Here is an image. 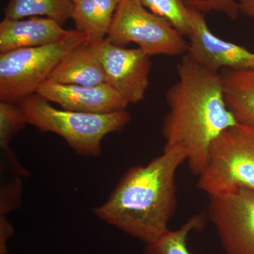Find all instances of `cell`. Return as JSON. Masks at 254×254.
I'll use <instances>...</instances> for the list:
<instances>
[{"label": "cell", "mask_w": 254, "mask_h": 254, "mask_svg": "<svg viewBox=\"0 0 254 254\" xmlns=\"http://www.w3.org/2000/svg\"><path fill=\"white\" fill-rule=\"evenodd\" d=\"M177 68L178 78L165 95L169 111L162 126L164 149L183 150L190 171L198 177L212 141L237 123L225 103L220 72L202 66L187 53Z\"/></svg>", "instance_id": "6da1fadb"}, {"label": "cell", "mask_w": 254, "mask_h": 254, "mask_svg": "<svg viewBox=\"0 0 254 254\" xmlns=\"http://www.w3.org/2000/svg\"><path fill=\"white\" fill-rule=\"evenodd\" d=\"M185 161V152L174 148L147 165L132 167L95 215L146 245L154 242L168 231L176 210L175 179Z\"/></svg>", "instance_id": "7a4b0ae2"}, {"label": "cell", "mask_w": 254, "mask_h": 254, "mask_svg": "<svg viewBox=\"0 0 254 254\" xmlns=\"http://www.w3.org/2000/svg\"><path fill=\"white\" fill-rule=\"evenodd\" d=\"M28 125L63 137L77 154L98 157L101 143L109 133L122 131L131 121L126 110L108 114H91L58 109L38 94L18 103Z\"/></svg>", "instance_id": "3957f363"}, {"label": "cell", "mask_w": 254, "mask_h": 254, "mask_svg": "<svg viewBox=\"0 0 254 254\" xmlns=\"http://www.w3.org/2000/svg\"><path fill=\"white\" fill-rule=\"evenodd\" d=\"M197 187L209 196L254 191V127L236 124L212 141Z\"/></svg>", "instance_id": "277c9868"}, {"label": "cell", "mask_w": 254, "mask_h": 254, "mask_svg": "<svg viewBox=\"0 0 254 254\" xmlns=\"http://www.w3.org/2000/svg\"><path fill=\"white\" fill-rule=\"evenodd\" d=\"M86 41L85 34L76 31L72 36L48 46L0 53V101L18 104L36 94L60 62Z\"/></svg>", "instance_id": "5b68a950"}, {"label": "cell", "mask_w": 254, "mask_h": 254, "mask_svg": "<svg viewBox=\"0 0 254 254\" xmlns=\"http://www.w3.org/2000/svg\"><path fill=\"white\" fill-rule=\"evenodd\" d=\"M107 39L115 46L133 43L149 56H180L188 51V42L164 18L142 4L141 0H121Z\"/></svg>", "instance_id": "8992f818"}, {"label": "cell", "mask_w": 254, "mask_h": 254, "mask_svg": "<svg viewBox=\"0 0 254 254\" xmlns=\"http://www.w3.org/2000/svg\"><path fill=\"white\" fill-rule=\"evenodd\" d=\"M207 216L225 254H254V191L240 189L209 196Z\"/></svg>", "instance_id": "52a82bcc"}, {"label": "cell", "mask_w": 254, "mask_h": 254, "mask_svg": "<svg viewBox=\"0 0 254 254\" xmlns=\"http://www.w3.org/2000/svg\"><path fill=\"white\" fill-rule=\"evenodd\" d=\"M95 46L104 70L105 83L129 105L144 99L152 68L150 56L138 48L128 49L115 46L107 38Z\"/></svg>", "instance_id": "ba28073f"}, {"label": "cell", "mask_w": 254, "mask_h": 254, "mask_svg": "<svg viewBox=\"0 0 254 254\" xmlns=\"http://www.w3.org/2000/svg\"><path fill=\"white\" fill-rule=\"evenodd\" d=\"M190 30L187 53L204 67L214 72L222 69L254 68V53L222 40L210 31L204 14L190 8Z\"/></svg>", "instance_id": "9c48e42d"}, {"label": "cell", "mask_w": 254, "mask_h": 254, "mask_svg": "<svg viewBox=\"0 0 254 254\" xmlns=\"http://www.w3.org/2000/svg\"><path fill=\"white\" fill-rule=\"evenodd\" d=\"M36 94L62 109L79 113L108 114L126 110L128 103L107 83L94 86L62 84L47 80Z\"/></svg>", "instance_id": "30bf717a"}, {"label": "cell", "mask_w": 254, "mask_h": 254, "mask_svg": "<svg viewBox=\"0 0 254 254\" xmlns=\"http://www.w3.org/2000/svg\"><path fill=\"white\" fill-rule=\"evenodd\" d=\"M55 20L43 16L22 19L5 18L0 23V53L53 44L72 36Z\"/></svg>", "instance_id": "8fae6325"}, {"label": "cell", "mask_w": 254, "mask_h": 254, "mask_svg": "<svg viewBox=\"0 0 254 254\" xmlns=\"http://www.w3.org/2000/svg\"><path fill=\"white\" fill-rule=\"evenodd\" d=\"M48 80L84 86L105 83L104 70L95 44L86 41L73 48L60 62Z\"/></svg>", "instance_id": "7c38bea8"}, {"label": "cell", "mask_w": 254, "mask_h": 254, "mask_svg": "<svg viewBox=\"0 0 254 254\" xmlns=\"http://www.w3.org/2000/svg\"><path fill=\"white\" fill-rule=\"evenodd\" d=\"M227 108L240 125L254 127V68L220 71Z\"/></svg>", "instance_id": "4fadbf2b"}, {"label": "cell", "mask_w": 254, "mask_h": 254, "mask_svg": "<svg viewBox=\"0 0 254 254\" xmlns=\"http://www.w3.org/2000/svg\"><path fill=\"white\" fill-rule=\"evenodd\" d=\"M121 0H78L73 3L71 18L76 31L96 44L106 39Z\"/></svg>", "instance_id": "5bb4252c"}, {"label": "cell", "mask_w": 254, "mask_h": 254, "mask_svg": "<svg viewBox=\"0 0 254 254\" xmlns=\"http://www.w3.org/2000/svg\"><path fill=\"white\" fill-rule=\"evenodd\" d=\"M73 7L72 0H9L4 14L11 19L46 16L63 26L71 18Z\"/></svg>", "instance_id": "9a60e30c"}, {"label": "cell", "mask_w": 254, "mask_h": 254, "mask_svg": "<svg viewBox=\"0 0 254 254\" xmlns=\"http://www.w3.org/2000/svg\"><path fill=\"white\" fill-rule=\"evenodd\" d=\"M208 219L205 213L193 215L180 228L168 230L154 242L147 244L144 254H191L187 246L189 235L201 231Z\"/></svg>", "instance_id": "2e32d148"}, {"label": "cell", "mask_w": 254, "mask_h": 254, "mask_svg": "<svg viewBox=\"0 0 254 254\" xmlns=\"http://www.w3.org/2000/svg\"><path fill=\"white\" fill-rule=\"evenodd\" d=\"M142 4L153 14L164 18L183 36L190 30V9L185 0H141Z\"/></svg>", "instance_id": "e0dca14e"}, {"label": "cell", "mask_w": 254, "mask_h": 254, "mask_svg": "<svg viewBox=\"0 0 254 254\" xmlns=\"http://www.w3.org/2000/svg\"><path fill=\"white\" fill-rule=\"evenodd\" d=\"M26 125L24 113L17 104L0 101V147L2 154L12 151L10 142Z\"/></svg>", "instance_id": "ac0fdd59"}, {"label": "cell", "mask_w": 254, "mask_h": 254, "mask_svg": "<svg viewBox=\"0 0 254 254\" xmlns=\"http://www.w3.org/2000/svg\"><path fill=\"white\" fill-rule=\"evenodd\" d=\"M189 7L198 10L200 12L223 13L232 20H236L240 14L239 2L235 0H185Z\"/></svg>", "instance_id": "d6986e66"}, {"label": "cell", "mask_w": 254, "mask_h": 254, "mask_svg": "<svg viewBox=\"0 0 254 254\" xmlns=\"http://www.w3.org/2000/svg\"><path fill=\"white\" fill-rule=\"evenodd\" d=\"M239 7L240 14L245 15L254 21V0H244L239 1Z\"/></svg>", "instance_id": "ffe728a7"}, {"label": "cell", "mask_w": 254, "mask_h": 254, "mask_svg": "<svg viewBox=\"0 0 254 254\" xmlns=\"http://www.w3.org/2000/svg\"><path fill=\"white\" fill-rule=\"evenodd\" d=\"M78 1V0H72V1L73 3H76V1Z\"/></svg>", "instance_id": "44dd1931"}, {"label": "cell", "mask_w": 254, "mask_h": 254, "mask_svg": "<svg viewBox=\"0 0 254 254\" xmlns=\"http://www.w3.org/2000/svg\"><path fill=\"white\" fill-rule=\"evenodd\" d=\"M244 1V0H238V2H239V1Z\"/></svg>", "instance_id": "7402d4cb"}]
</instances>
